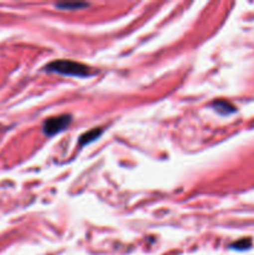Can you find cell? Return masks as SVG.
I'll list each match as a JSON object with an SVG mask.
<instances>
[{"instance_id": "1", "label": "cell", "mask_w": 254, "mask_h": 255, "mask_svg": "<svg viewBox=\"0 0 254 255\" xmlns=\"http://www.w3.org/2000/svg\"><path fill=\"white\" fill-rule=\"evenodd\" d=\"M45 69L49 72H56L65 76L86 77L92 75L91 67L72 60H55L47 64Z\"/></svg>"}, {"instance_id": "2", "label": "cell", "mask_w": 254, "mask_h": 255, "mask_svg": "<svg viewBox=\"0 0 254 255\" xmlns=\"http://www.w3.org/2000/svg\"><path fill=\"white\" fill-rule=\"evenodd\" d=\"M71 122V116L70 115H61V116L50 117L45 120L42 125V131L46 136H55L59 132L64 131Z\"/></svg>"}, {"instance_id": "3", "label": "cell", "mask_w": 254, "mask_h": 255, "mask_svg": "<svg viewBox=\"0 0 254 255\" xmlns=\"http://www.w3.org/2000/svg\"><path fill=\"white\" fill-rule=\"evenodd\" d=\"M212 106H213V109L216 110L218 114L224 115V116L236 112V107H234L231 102L224 101V100H217V101H214L213 104H212Z\"/></svg>"}, {"instance_id": "4", "label": "cell", "mask_w": 254, "mask_h": 255, "mask_svg": "<svg viewBox=\"0 0 254 255\" xmlns=\"http://www.w3.org/2000/svg\"><path fill=\"white\" fill-rule=\"evenodd\" d=\"M102 133V128H92L91 131L86 132V133L82 134L81 137H80V146H85V144L87 143H91L92 141H95V139L99 138L100 136H101Z\"/></svg>"}, {"instance_id": "5", "label": "cell", "mask_w": 254, "mask_h": 255, "mask_svg": "<svg viewBox=\"0 0 254 255\" xmlns=\"http://www.w3.org/2000/svg\"><path fill=\"white\" fill-rule=\"evenodd\" d=\"M252 247V241L251 239H242V241L236 242L231 246L232 249H236V251H247Z\"/></svg>"}, {"instance_id": "6", "label": "cell", "mask_w": 254, "mask_h": 255, "mask_svg": "<svg viewBox=\"0 0 254 255\" xmlns=\"http://www.w3.org/2000/svg\"><path fill=\"white\" fill-rule=\"evenodd\" d=\"M89 4L86 2H61V4H57L56 6L60 9H79V7H85Z\"/></svg>"}]
</instances>
